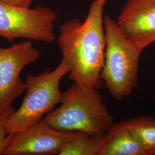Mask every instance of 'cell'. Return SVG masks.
Wrapping results in <instances>:
<instances>
[{
	"instance_id": "cell-9",
	"label": "cell",
	"mask_w": 155,
	"mask_h": 155,
	"mask_svg": "<svg viewBox=\"0 0 155 155\" xmlns=\"http://www.w3.org/2000/svg\"><path fill=\"white\" fill-rule=\"evenodd\" d=\"M100 155H147L134 139L126 121L113 123L105 133Z\"/></svg>"
},
{
	"instance_id": "cell-6",
	"label": "cell",
	"mask_w": 155,
	"mask_h": 155,
	"mask_svg": "<svg viewBox=\"0 0 155 155\" xmlns=\"http://www.w3.org/2000/svg\"><path fill=\"white\" fill-rule=\"evenodd\" d=\"M40 57V51L31 41L0 47V114L11 108L15 100L26 90L21 72Z\"/></svg>"
},
{
	"instance_id": "cell-1",
	"label": "cell",
	"mask_w": 155,
	"mask_h": 155,
	"mask_svg": "<svg viewBox=\"0 0 155 155\" xmlns=\"http://www.w3.org/2000/svg\"><path fill=\"white\" fill-rule=\"evenodd\" d=\"M94 0L85 20L72 18L61 25L58 39L69 78L87 89H98L104 63L105 32L103 6Z\"/></svg>"
},
{
	"instance_id": "cell-7",
	"label": "cell",
	"mask_w": 155,
	"mask_h": 155,
	"mask_svg": "<svg viewBox=\"0 0 155 155\" xmlns=\"http://www.w3.org/2000/svg\"><path fill=\"white\" fill-rule=\"evenodd\" d=\"M78 132H63L51 127L43 119L12 133L4 155H59L67 143Z\"/></svg>"
},
{
	"instance_id": "cell-14",
	"label": "cell",
	"mask_w": 155,
	"mask_h": 155,
	"mask_svg": "<svg viewBox=\"0 0 155 155\" xmlns=\"http://www.w3.org/2000/svg\"><path fill=\"white\" fill-rule=\"evenodd\" d=\"M99 1H101V2H102V3H103V4H105V2H106V1H107V0H99Z\"/></svg>"
},
{
	"instance_id": "cell-2",
	"label": "cell",
	"mask_w": 155,
	"mask_h": 155,
	"mask_svg": "<svg viewBox=\"0 0 155 155\" xmlns=\"http://www.w3.org/2000/svg\"><path fill=\"white\" fill-rule=\"evenodd\" d=\"M43 120L51 127L63 132L102 135L113 123L98 89H89L77 83L63 92L61 106Z\"/></svg>"
},
{
	"instance_id": "cell-12",
	"label": "cell",
	"mask_w": 155,
	"mask_h": 155,
	"mask_svg": "<svg viewBox=\"0 0 155 155\" xmlns=\"http://www.w3.org/2000/svg\"><path fill=\"white\" fill-rule=\"evenodd\" d=\"M14 111L15 109L11 107L0 114V155H4V152L11 140L12 133H8L6 125Z\"/></svg>"
},
{
	"instance_id": "cell-13",
	"label": "cell",
	"mask_w": 155,
	"mask_h": 155,
	"mask_svg": "<svg viewBox=\"0 0 155 155\" xmlns=\"http://www.w3.org/2000/svg\"><path fill=\"white\" fill-rule=\"evenodd\" d=\"M33 0H0V3L22 8H29Z\"/></svg>"
},
{
	"instance_id": "cell-4",
	"label": "cell",
	"mask_w": 155,
	"mask_h": 155,
	"mask_svg": "<svg viewBox=\"0 0 155 155\" xmlns=\"http://www.w3.org/2000/svg\"><path fill=\"white\" fill-rule=\"evenodd\" d=\"M69 71L68 63L62 59L52 70L47 69L36 75L27 74V93L20 107L15 110L6 123L8 133H15L39 122L61 104L63 94L61 82Z\"/></svg>"
},
{
	"instance_id": "cell-3",
	"label": "cell",
	"mask_w": 155,
	"mask_h": 155,
	"mask_svg": "<svg viewBox=\"0 0 155 155\" xmlns=\"http://www.w3.org/2000/svg\"><path fill=\"white\" fill-rule=\"evenodd\" d=\"M106 47L101 79L113 98L120 101L137 87L142 52L124 36L117 22L104 17Z\"/></svg>"
},
{
	"instance_id": "cell-8",
	"label": "cell",
	"mask_w": 155,
	"mask_h": 155,
	"mask_svg": "<svg viewBox=\"0 0 155 155\" xmlns=\"http://www.w3.org/2000/svg\"><path fill=\"white\" fill-rule=\"evenodd\" d=\"M117 24L141 51L155 42V0H128Z\"/></svg>"
},
{
	"instance_id": "cell-11",
	"label": "cell",
	"mask_w": 155,
	"mask_h": 155,
	"mask_svg": "<svg viewBox=\"0 0 155 155\" xmlns=\"http://www.w3.org/2000/svg\"><path fill=\"white\" fill-rule=\"evenodd\" d=\"M105 133L93 136L78 132L65 144L59 155H100L105 141Z\"/></svg>"
},
{
	"instance_id": "cell-10",
	"label": "cell",
	"mask_w": 155,
	"mask_h": 155,
	"mask_svg": "<svg viewBox=\"0 0 155 155\" xmlns=\"http://www.w3.org/2000/svg\"><path fill=\"white\" fill-rule=\"evenodd\" d=\"M126 122L133 137L147 155H155V118L137 117Z\"/></svg>"
},
{
	"instance_id": "cell-5",
	"label": "cell",
	"mask_w": 155,
	"mask_h": 155,
	"mask_svg": "<svg viewBox=\"0 0 155 155\" xmlns=\"http://www.w3.org/2000/svg\"><path fill=\"white\" fill-rule=\"evenodd\" d=\"M56 17L47 7L31 9L0 3V37L9 41L22 38L52 43Z\"/></svg>"
}]
</instances>
